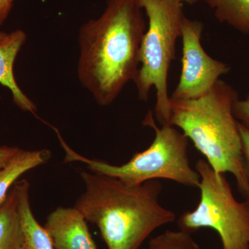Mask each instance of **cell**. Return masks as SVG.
<instances>
[{"instance_id":"6da1fadb","label":"cell","mask_w":249,"mask_h":249,"mask_svg":"<svg viewBox=\"0 0 249 249\" xmlns=\"http://www.w3.org/2000/svg\"><path fill=\"white\" fill-rule=\"evenodd\" d=\"M146 25L137 0H107L78 32L77 76L98 106H109L134 81Z\"/></svg>"},{"instance_id":"7a4b0ae2","label":"cell","mask_w":249,"mask_h":249,"mask_svg":"<svg viewBox=\"0 0 249 249\" xmlns=\"http://www.w3.org/2000/svg\"><path fill=\"white\" fill-rule=\"evenodd\" d=\"M80 174L85 191L74 207L97 226L108 249H139L152 232L176 220L159 202L158 180L129 185L90 170Z\"/></svg>"},{"instance_id":"3957f363","label":"cell","mask_w":249,"mask_h":249,"mask_svg":"<svg viewBox=\"0 0 249 249\" xmlns=\"http://www.w3.org/2000/svg\"><path fill=\"white\" fill-rule=\"evenodd\" d=\"M237 99L235 89L220 80L196 99L170 97L169 124L182 130L216 173H231L239 189L248 196L242 139L233 113Z\"/></svg>"},{"instance_id":"277c9868","label":"cell","mask_w":249,"mask_h":249,"mask_svg":"<svg viewBox=\"0 0 249 249\" xmlns=\"http://www.w3.org/2000/svg\"><path fill=\"white\" fill-rule=\"evenodd\" d=\"M143 124L155 131L153 142L146 150L137 152L128 162L121 165L109 164L79 155L67 145L58 129L54 131L65 152V162H81L90 171L119 178L129 185L165 178L185 186L199 188L200 177L190 163L188 139L183 132H178L171 124L159 127L151 110L147 113Z\"/></svg>"},{"instance_id":"5b68a950","label":"cell","mask_w":249,"mask_h":249,"mask_svg":"<svg viewBox=\"0 0 249 249\" xmlns=\"http://www.w3.org/2000/svg\"><path fill=\"white\" fill-rule=\"evenodd\" d=\"M149 25L139 54L141 66L134 82L139 99L147 101L156 89L155 117L161 125L170 124L168 72L175 58L176 42L181 36L183 3L178 0H137Z\"/></svg>"},{"instance_id":"8992f818","label":"cell","mask_w":249,"mask_h":249,"mask_svg":"<svg viewBox=\"0 0 249 249\" xmlns=\"http://www.w3.org/2000/svg\"><path fill=\"white\" fill-rule=\"evenodd\" d=\"M201 198L198 206L178 219L183 231L201 228L214 229L220 236L223 249H249V211L245 203L236 200L224 173H217L207 160H198Z\"/></svg>"},{"instance_id":"52a82bcc","label":"cell","mask_w":249,"mask_h":249,"mask_svg":"<svg viewBox=\"0 0 249 249\" xmlns=\"http://www.w3.org/2000/svg\"><path fill=\"white\" fill-rule=\"evenodd\" d=\"M204 25L184 17L181 26L182 58L178 86L171 98L196 99L209 93L222 75L229 71L227 64L210 56L201 43Z\"/></svg>"},{"instance_id":"ba28073f","label":"cell","mask_w":249,"mask_h":249,"mask_svg":"<svg viewBox=\"0 0 249 249\" xmlns=\"http://www.w3.org/2000/svg\"><path fill=\"white\" fill-rule=\"evenodd\" d=\"M83 214L75 207H58L45 224L55 249H96Z\"/></svg>"},{"instance_id":"9c48e42d","label":"cell","mask_w":249,"mask_h":249,"mask_svg":"<svg viewBox=\"0 0 249 249\" xmlns=\"http://www.w3.org/2000/svg\"><path fill=\"white\" fill-rule=\"evenodd\" d=\"M26 40V33L17 29L8 34L6 38L0 43V84L11 91L15 104L19 109L36 114L35 103L23 92L14 73L15 62Z\"/></svg>"},{"instance_id":"30bf717a","label":"cell","mask_w":249,"mask_h":249,"mask_svg":"<svg viewBox=\"0 0 249 249\" xmlns=\"http://www.w3.org/2000/svg\"><path fill=\"white\" fill-rule=\"evenodd\" d=\"M18 198V209L22 231L23 249H55L45 227L36 220L29 198L30 184L27 179L14 184Z\"/></svg>"},{"instance_id":"8fae6325","label":"cell","mask_w":249,"mask_h":249,"mask_svg":"<svg viewBox=\"0 0 249 249\" xmlns=\"http://www.w3.org/2000/svg\"><path fill=\"white\" fill-rule=\"evenodd\" d=\"M51 157L47 149L27 150L19 149L12 159L0 169V206L4 202L9 191L23 174L45 164Z\"/></svg>"},{"instance_id":"7c38bea8","label":"cell","mask_w":249,"mask_h":249,"mask_svg":"<svg viewBox=\"0 0 249 249\" xmlns=\"http://www.w3.org/2000/svg\"><path fill=\"white\" fill-rule=\"evenodd\" d=\"M22 243L17 194L14 185L6 200L0 206V249H19Z\"/></svg>"},{"instance_id":"4fadbf2b","label":"cell","mask_w":249,"mask_h":249,"mask_svg":"<svg viewBox=\"0 0 249 249\" xmlns=\"http://www.w3.org/2000/svg\"><path fill=\"white\" fill-rule=\"evenodd\" d=\"M220 23L249 34V0H203Z\"/></svg>"},{"instance_id":"5bb4252c","label":"cell","mask_w":249,"mask_h":249,"mask_svg":"<svg viewBox=\"0 0 249 249\" xmlns=\"http://www.w3.org/2000/svg\"><path fill=\"white\" fill-rule=\"evenodd\" d=\"M149 249H201L189 232L166 231L153 237L149 243Z\"/></svg>"},{"instance_id":"9a60e30c","label":"cell","mask_w":249,"mask_h":249,"mask_svg":"<svg viewBox=\"0 0 249 249\" xmlns=\"http://www.w3.org/2000/svg\"><path fill=\"white\" fill-rule=\"evenodd\" d=\"M233 113L235 117L240 119V124L249 129V96L247 99H237L234 103Z\"/></svg>"},{"instance_id":"2e32d148","label":"cell","mask_w":249,"mask_h":249,"mask_svg":"<svg viewBox=\"0 0 249 249\" xmlns=\"http://www.w3.org/2000/svg\"><path fill=\"white\" fill-rule=\"evenodd\" d=\"M238 127L241 139H242V152H243L246 173L249 181V129L240 122H238Z\"/></svg>"},{"instance_id":"e0dca14e","label":"cell","mask_w":249,"mask_h":249,"mask_svg":"<svg viewBox=\"0 0 249 249\" xmlns=\"http://www.w3.org/2000/svg\"><path fill=\"white\" fill-rule=\"evenodd\" d=\"M19 147L0 146V169L4 166L19 150Z\"/></svg>"},{"instance_id":"ac0fdd59","label":"cell","mask_w":249,"mask_h":249,"mask_svg":"<svg viewBox=\"0 0 249 249\" xmlns=\"http://www.w3.org/2000/svg\"><path fill=\"white\" fill-rule=\"evenodd\" d=\"M12 6L13 1L11 0H0V26L9 16Z\"/></svg>"},{"instance_id":"d6986e66","label":"cell","mask_w":249,"mask_h":249,"mask_svg":"<svg viewBox=\"0 0 249 249\" xmlns=\"http://www.w3.org/2000/svg\"><path fill=\"white\" fill-rule=\"evenodd\" d=\"M181 3H187L188 4H194L197 2L199 0H178Z\"/></svg>"},{"instance_id":"ffe728a7","label":"cell","mask_w":249,"mask_h":249,"mask_svg":"<svg viewBox=\"0 0 249 249\" xmlns=\"http://www.w3.org/2000/svg\"><path fill=\"white\" fill-rule=\"evenodd\" d=\"M8 33L2 32V31H0V43L1 42H3L7 37Z\"/></svg>"},{"instance_id":"44dd1931","label":"cell","mask_w":249,"mask_h":249,"mask_svg":"<svg viewBox=\"0 0 249 249\" xmlns=\"http://www.w3.org/2000/svg\"><path fill=\"white\" fill-rule=\"evenodd\" d=\"M245 203L246 206H247V208H248V209L249 211V196H247V201H246Z\"/></svg>"},{"instance_id":"7402d4cb","label":"cell","mask_w":249,"mask_h":249,"mask_svg":"<svg viewBox=\"0 0 249 249\" xmlns=\"http://www.w3.org/2000/svg\"><path fill=\"white\" fill-rule=\"evenodd\" d=\"M11 1H12L13 2H14V0H11Z\"/></svg>"},{"instance_id":"603a6c76","label":"cell","mask_w":249,"mask_h":249,"mask_svg":"<svg viewBox=\"0 0 249 249\" xmlns=\"http://www.w3.org/2000/svg\"><path fill=\"white\" fill-rule=\"evenodd\" d=\"M22 249V248H20V249Z\"/></svg>"},{"instance_id":"cb8c5ba5","label":"cell","mask_w":249,"mask_h":249,"mask_svg":"<svg viewBox=\"0 0 249 249\" xmlns=\"http://www.w3.org/2000/svg\"></svg>"}]
</instances>
